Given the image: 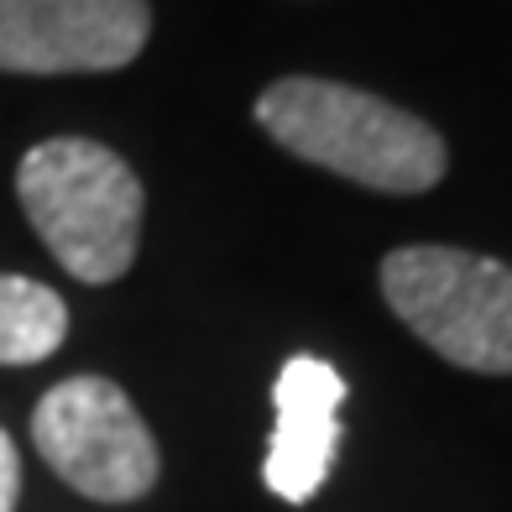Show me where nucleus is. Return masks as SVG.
<instances>
[{"label":"nucleus","mask_w":512,"mask_h":512,"mask_svg":"<svg viewBox=\"0 0 512 512\" xmlns=\"http://www.w3.org/2000/svg\"><path fill=\"white\" fill-rule=\"evenodd\" d=\"M382 298L450 366L512 377V267L460 246H403L382 262Z\"/></svg>","instance_id":"obj_3"},{"label":"nucleus","mask_w":512,"mask_h":512,"mask_svg":"<svg viewBox=\"0 0 512 512\" xmlns=\"http://www.w3.org/2000/svg\"><path fill=\"white\" fill-rule=\"evenodd\" d=\"M147 32V0H0V74H110Z\"/></svg>","instance_id":"obj_5"},{"label":"nucleus","mask_w":512,"mask_h":512,"mask_svg":"<svg viewBox=\"0 0 512 512\" xmlns=\"http://www.w3.org/2000/svg\"><path fill=\"white\" fill-rule=\"evenodd\" d=\"M256 126L293 157L382 194H424L450 168L445 142L429 121L366 89L309 74L277 79L256 100Z\"/></svg>","instance_id":"obj_1"},{"label":"nucleus","mask_w":512,"mask_h":512,"mask_svg":"<svg viewBox=\"0 0 512 512\" xmlns=\"http://www.w3.org/2000/svg\"><path fill=\"white\" fill-rule=\"evenodd\" d=\"M16 199L32 230L79 283H115L142 241V183L126 157L89 136L37 142L16 168Z\"/></svg>","instance_id":"obj_2"},{"label":"nucleus","mask_w":512,"mask_h":512,"mask_svg":"<svg viewBox=\"0 0 512 512\" xmlns=\"http://www.w3.org/2000/svg\"><path fill=\"white\" fill-rule=\"evenodd\" d=\"M340 403H345V377L319 361V356H293L277 371L272 387V445L262 460L267 492L283 502H309L335 471L340 450Z\"/></svg>","instance_id":"obj_6"},{"label":"nucleus","mask_w":512,"mask_h":512,"mask_svg":"<svg viewBox=\"0 0 512 512\" xmlns=\"http://www.w3.org/2000/svg\"><path fill=\"white\" fill-rule=\"evenodd\" d=\"M68 340V304L32 277L0 272V366H37Z\"/></svg>","instance_id":"obj_7"},{"label":"nucleus","mask_w":512,"mask_h":512,"mask_svg":"<svg viewBox=\"0 0 512 512\" xmlns=\"http://www.w3.org/2000/svg\"><path fill=\"white\" fill-rule=\"evenodd\" d=\"M32 445L74 492L136 502L157 486V439L110 377H68L32 413Z\"/></svg>","instance_id":"obj_4"},{"label":"nucleus","mask_w":512,"mask_h":512,"mask_svg":"<svg viewBox=\"0 0 512 512\" xmlns=\"http://www.w3.org/2000/svg\"><path fill=\"white\" fill-rule=\"evenodd\" d=\"M16 497H21V460L11 434L0 429V512H16Z\"/></svg>","instance_id":"obj_8"}]
</instances>
